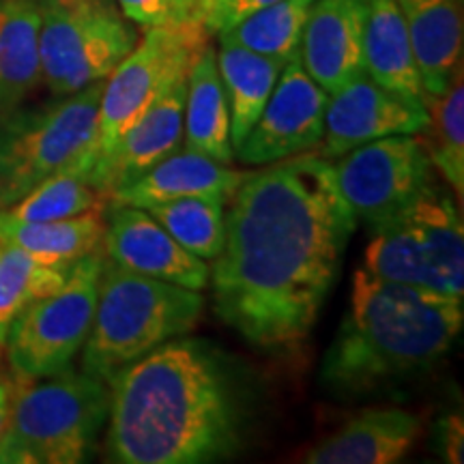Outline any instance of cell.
Masks as SVG:
<instances>
[{
    "label": "cell",
    "instance_id": "1",
    "mask_svg": "<svg viewBox=\"0 0 464 464\" xmlns=\"http://www.w3.org/2000/svg\"><path fill=\"white\" fill-rule=\"evenodd\" d=\"M355 230L357 216L323 155L249 172L230 198L224 249L208 277L216 314L263 351L299 346L338 282Z\"/></svg>",
    "mask_w": 464,
    "mask_h": 464
},
{
    "label": "cell",
    "instance_id": "2",
    "mask_svg": "<svg viewBox=\"0 0 464 464\" xmlns=\"http://www.w3.org/2000/svg\"><path fill=\"white\" fill-rule=\"evenodd\" d=\"M108 460L202 464L241 445V404L228 370L205 342L174 338L108 381Z\"/></svg>",
    "mask_w": 464,
    "mask_h": 464
},
{
    "label": "cell",
    "instance_id": "3",
    "mask_svg": "<svg viewBox=\"0 0 464 464\" xmlns=\"http://www.w3.org/2000/svg\"><path fill=\"white\" fill-rule=\"evenodd\" d=\"M462 324V299L359 266L348 310L323 357V387L338 398H365L420 379L448 355Z\"/></svg>",
    "mask_w": 464,
    "mask_h": 464
},
{
    "label": "cell",
    "instance_id": "4",
    "mask_svg": "<svg viewBox=\"0 0 464 464\" xmlns=\"http://www.w3.org/2000/svg\"><path fill=\"white\" fill-rule=\"evenodd\" d=\"M200 290L153 280L103 260L95 314L82 346V372L108 382L138 359L200 321Z\"/></svg>",
    "mask_w": 464,
    "mask_h": 464
},
{
    "label": "cell",
    "instance_id": "5",
    "mask_svg": "<svg viewBox=\"0 0 464 464\" xmlns=\"http://www.w3.org/2000/svg\"><path fill=\"white\" fill-rule=\"evenodd\" d=\"M108 406V382L82 370L28 381L11 398L0 464L84 462L106 426Z\"/></svg>",
    "mask_w": 464,
    "mask_h": 464
},
{
    "label": "cell",
    "instance_id": "6",
    "mask_svg": "<svg viewBox=\"0 0 464 464\" xmlns=\"http://www.w3.org/2000/svg\"><path fill=\"white\" fill-rule=\"evenodd\" d=\"M362 266L382 280L464 299V226L454 200L432 183L372 226Z\"/></svg>",
    "mask_w": 464,
    "mask_h": 464
},
{
    "label": "cell",
    "instance_id": "7",
    "mask_svg": "<svg viewBox=\"0 0 464 464\" xmlns=\"http://www.w3.org/2000/svg\"><path fill=\"white\" fill-rule=\"evenodd\" d=\"M103 82L0 114V208L15 205L58 170H82L95 142Z\"/></svg>",
    "mask_w": 464,
    "mask_h": 464
},
{
    "label": "cell",
    "instance_id": "8",
    "mask_svg": "<svg viewBox=\"0 0 464 464\" xmlns=\"http://www.w3.org/2000/svg\"><path fill=\"white\" fill-rule=\"evenodd\" d=\"M42 82L54 97L106 80L138 44L112 0H37Z\"/></svg>",
    "mask_w": 464,
    "mask_h": 464
},
{
    "label": "cell",
    "instance_id": "9",
    "mask_svg": "<svg viewBox=\"0 0 464 464\" xmlns=\"http://www.w3.org/2000/svg\"><path fill=\"white\" fill-rule=\"evenodd\" d=\"M207 37L194 17L149 28L103 82L97 112L95 142L84 161V174L102 164L123 133L147 112L161 92L185 78L194 58L207 45Z\"/></svg>",
    "mask_w": 464,
    "mask_h": 464
},
{
    "label": "cell",
    "instance_id": "10",
    "mask_svg": "<svg viewBox=\"0 0 464 464\" xmlns=\"http://www.w3.org/2000/svg\"><path fill=\"white\" fill-rule=\"evenodd\" d=\"M103 260V247L75 260L56 293L24 307L9 324L3 346L22 382L48 379L72 368L89 338Z\"/></svg>",
    "mask_w": 464,
    "mask_h": 464
},
{
    "label": "cell",
    "instance_id": "11",
    "mask_svg": "<svg viewBox=\"0 0 464 464\" xmlns=\"http://www.w3.org/2000/svg\"><path fill=\"white\" fill-rule=\"evenodd\" d=\"M334 170L342 198L370 228L434 183V166L417 133L365 142L338 158Z\"/></svg>",
    "mask_w": 464,
    "mask_h": 464
},
{
    "label": "cell",
    "instance_id": "12",
    "mask_svg": "<svg viewBox=\"0 0 464 464\" xmlns=\"http://www.w3.org/2000/svg\"><path fill=\"white\" fill-rule=\"evenodd\" d=\"M327 102L329 92L305 72L301 56L293 58L235 158L243 164L269 166L321 147Z\"/></svg>",
    "mask_w": 464,
    "mask_h": 464
},
{
    "label": "cell",
    "instance_id": "13",
    "mask_svg": "<svg viewBox=\"0 0 464 464\" xmlns=\"http://www.w3.org/2000/svg\"><path fill=\"white\" fill-rule=\"evenodd\" d=\"M428 108L385 91L368 73L329 95L321 155L334 161L365 142L387 136H415L428 125Z\"/></svg>",
    "mask_w": 464,
    "mask_h": 464
},
{
    "label": "cell",
    "instance_id": "14",
    "mask_svg": "<svg viewBox=\"0 0 464 464\" xmlns=\"http://www.w3.org/2000/svg\"><path fill=\"white\" fill-rule=\"evenodd\" d=\"M102 247L108 260L133 274L189 290L208 286L207 260L188 252L147 208L112 205Z\"/></svg>",
    "mask_w": 464,
    "mask_h": 464
},
{
    "label": "cell",
    "instance_id": "15",
    "mask_svg": "<svg viewBox=\"0 0 464 464\" xmlns=\"http://www.w3.org/2000/svg\"><path fill=\"white\" fill-rule=\"evenodd\" d=\"M188 75L150 103L147 112L123 133L116 147L89 174V181L110 196L131 185L155 164L174 153L183 142Z\"/></svg>",
    "mask_w": 464,
    "mask_h": 464
},
{
    "label": "cell",
    "instance_id": "16",
    "mask_svg": "<svg viewBox=\"0 0 464 464\" xmlns=\"http://www.w3.org/2000/svg\"><path fill=\"white\" fill-rule=\"evenodd\" d=\"M368 0H316L301 39V63L332 95L365 73L363 33Z\"/></svg>",
    "mask_w": 464,
    "mask_h": 464
},
{
    "label": "cell",
    "instance_id": "17",
    "mask_svg": "<svg viewBox=\"0 0 464 464\" xmlns=\"http://www.w3.org/2000/svg\"><path fill=\"white\" fill-rule=\"evenodd\" d=\"M247 177V170H235L196 150L177 149L140 179L110 196V202L149 208L179 198H216L228 205Z\"/></svg>",
    "mask_w": 464,
    "mask_h": 464
},
{
    "label": "cell",
    "instance_id": "18",
    "mask_svg": "<svg viewBox=\"0 0 464 464\" xmlns=\"http://www.w3.org/2000/svg\"><path fill=\"white\" fill-rule=\"evenodd\" d=\"M421 434V420L404 409H365L338 432L314 445L307 464H393L406 458Z\"/></svg>",
    "mask_w": 464,
    "mask_h": 464
},
{
    "label": "cell",
    "instance_id": "19",
    "mask_svg": "<svg viewBox=\"0 0 464 464\" xmlns=\"http://www.w3.org/2000/svg\"><path fill=\"white\" fill-rule=\"evenodd\" d=\"M428 102L443 95L462 65V0H396Z\"/></svg>",
    "mask_w": 464,
    "mask_h": 464
},
{
    "label": "cell",
    "instance_id": "20",
    "mask_svg": "<svg viewBox=\"0 0 464 464\" xmlns=\"http://www.w3.org/2000/svg\"><path fill=\"white\" fill-rule=\"evenodd\" d=\"M363 67L365 73L385 91L428 108L413 45L396 0H368Z\"/></svg>",
    "mask_w": 464,
    "mask_h": 464
},
{
    "label": "cell",
    "instance_id": "21",
    "mask_svg": "<svg viewBox=\"0 0 464 464\" xmlns=\"http://www.w3.org/2000/svg\"><path fill=\"white\" fill-rule=\"evenodd\" d=\"M185 149L230 164L235 149L230 142V110L218 69L216 48L205 45L188 72L183 121Z\"/></svg>",
    "mask_w": 464,
    "mask_h": 464
},
{
    "label": "cell",
    "instance_id": "22",
    "mask_svg": "<svg viewBox=\"0 0 464 464\" xmlns=\"http://www.w3.org/2000/svg\"><path fill=\"white\" fill-rule=\"evenodd\" d=\"M42 84L37 0H0V114Z\"/></svg>",
    "mask_w": 464,
    "mask_h": 464
},
{
    "label": "cell",
    "instance_id": "23",
    "mask_svg": "<svg viewBox=\"0 0 464 464\" xmlns=\"http://www.w3.org/2000/svg\"><path fill=\"white\" fill-rule=\"evenodd\" d=\"M218 69L230 110V142L237 150L256 125L284 65L276 58L219 39Z\"/></svg>",
    "mask_w": 464,
    "mask_h": 464
},
{
    "label": "cell",
    "instance_id": "24",
    "mask_svg": "<svg viewBox=\"0 0 464 464\" xmlns=\"http://www.w3.org/2000/svg\"><path fill=\"white\" fill-rule=\"evenodd\" d=\"M103 232L106 222L100 211L67 219L28 222L11 218L0 208V243H11L48 265L69 266L97 252L103 243Z\"/></svg>",
    "mask_w": 464,
    "mask_h": 464
},
{
    "label": "cell",
    "instance_id": "25",
    "mask_svg": "<svg viewBox=\"0 0 464 464\" xmlns=\"http://www.w3.org/2000/svg\"><path fill=\"white\" fill-rule=\"evenodd\" d=\"M314 3L316 0H277L219 31L218 37L286 65L301 56V39Z\"/></svg>",
    "mask_w": 464,
    "mask_h": 464
},
{
    "label": "cell",
    "instance_id": "26",
    "mask_svg": "<svg viewBox=\"0 0 464 464\" xmlns=\"http://www.w3.org/2000/svg\"><path fill=\"white\" fill-rule=\"evenodd\" d=\"M428 125L423 130V149L432 166L443 174L458 198L464 194V84L462 65L443 95L428 102Z\"/></svg>",
    "mask_w": 464,
    "mask_h": 464
},
{
    "label": "cell",
    "instance_id": "27",
    "mask_svg": "<svg viewBox=\"0 0 464 464\" xmlns=\"http://www.w3.org/2000/svg\"><path fill=\"white\" fill-rule=\"evenodd\" d=\"M69 269L72 265L58 266L42 263L24 249L3 243L0 247V346L14 318L37 299L56 293L65 284Z\"/></svg>",
    "mask_w": 464,
    "mask_h": 464
},
{
    "label": "cell",
    "instance_id": "28",
    "mask_svg": "<svg viewBox=\"0 0 464 464\" xmlns=\"http://www.w3.org/2000/svg\"><path fill=\"white\" fill-rule=\"evenodd\" d=\"M106 202L110 200L80 168L69 166L34 185L24 198L5 207V211L15 219L48 222V219H67L95 211L103 213Z\"/></svg>",
    "mask_w": 464,
    "mask_h": 464
},
{
    "label": "cell",
    "instance_id": "29",
    "mask_svg": "<svg viewBox=\"0 0 464 464\" xmlns=\"http://www.w3.org/2000/svg\"><path fill=\"white\" fill-rule=\"evenodd\" d=\"M224 207L226 202L216 198H179L147 211L194 256L216 260L226 241Z\"/></svg>",
    "mask_w": 464,
    "mask_h": 464
},
{
    "label": "cell",
    "instance_id": "30",
    "mask_svg": "<svg viewBox=\"0 0 464 464\" xmlns=\"http://www.w3.org/2000/svg\"><path fill=\"white\" fill-rule=\"evenodd\" d=\"M274 3H277V0H222L202 20H198V24L211 37V34H218L224 28L241 22L243 17L256 14V11L269 7Z\"/></svg>",
    "mask_w": 464,
    "mask_h": 464
},
{
    "label": "cell",
    "instance_id": "31",
    "mask_svg": "<svg viewBox=\"0 0 464 464\" xmlns=\"http://www.w3.org/2000/svg\"><path fill=\"white\" fill-rule=\"evenodd\" d=\"M114 3L121 14L138 26L153 28L168 22H179L170 0H114Z\"/></svg>",
    "mask_w": 464,
    "mask_h": 464
},
{
    "label": "cell",
    "instance_id": "32",
    "mask_svg": "<svg viewBox=\"0 0 464 464\" xmlns=\"http://www.w3.org/2000/svg\"><path fill=\"white\" fill-rule=\"evenodd\" d=\"M439 450L451 464L464 460V423L462 415H448L439 421Z\"/></svg>",
    "mask_w": 464,
    "mask_h": 464
},
{
    "label": "cell",
    "instance_id": "33",
    "mask_svg": "<svg viewBox=\"0 0 464 464\" xmlns=\"http://www.w3.org/2000/svg\"><path fill=\"white\" fill-rule=\"evenodd\" d=\"M9 409H11V390L3 381H0V439H3L5 428H7Z\"/></svg>",
    "mask_w": 464,
    "mask_h": 464
},
{
    "label": "cell",
    "instance_id": "34",
    "mask_svg": "<svg viewBox=\"0 0 464 464\" xmlns=\"http://www.w3.org/2000/svg\"><path fill=\"white\" fill-rule=\"evenodd\" d=\"M219 3H222V0H196V7H194V11H191V17H194L196 22L202 20V17H205L208 11H211Z\"/></svg>",
    "mask_w": 464,
    "mask_h": 464
},
{
    "label": "cell",
    "instance_id": "35",
    "mask_svg": "<svg viewBox=\"0 0 464 464\" xmlns=\"http://www.w3.org/2000/svg\"><path fill=\"white\" fill-rule=\"evenodd\" d=\"M170 3H172V9H174V15H177V20H188V17H191L189 7L185 0H170Z\"/></svg>",
    "mask_w": 464,
    "mask_h": 464
},
{
    "label": "cell",
    "instance_id": "36",
    "mask_svg": "<svg viewBox=\"0 0 464 464\" xmlns=\"http://www.w3.org/2000/svg\"><path fill=\"white\" fill-rule=\"evenodd\" d=\"M185 3H188V7H189V14H191V11H194V7H196V0H185Z\"/></svg>",
    "mask_w": 464,
    "mask_h": 464
},
{
    "label": "cell",
    "instance_id": "37",
    "mask_svg": "<svg viewBox=\"0 0 464 464\" xmlns=\"http://www.w3.org/2000/svg\"><path fill=\"white\" fill-rule=\"evenodd\" d=\"M0 247H3V243H0Z\"/></svg>",
    "mask_w": 464,
    "mask_h": 464
}]
</instances>
